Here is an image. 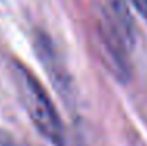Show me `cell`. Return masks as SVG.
<instances>
[{
    "label": "cell",
    "mask_w": 147,
    "mask_h": 146,
    "mask_svg": "<svg viewBox=\"0 0 147 146\" xmlns=\"http://www.w3.org/2000/svg\"><path fill=\"white\" fill-rule=\"evenodd\" d=\"M14 79L24 109L27 110L34 127L53 146H66V134L61 118L41 82L27 69V66L19 63L14 66Z\"/></svg>",
    "instance_id": "1"
},
{
    "label": "cell",
    "mask_w": 147,
    "mask_h": 146,
    "mask_svg": "<svg viewBox=\"0 0 147 146\" xmlns=\"http://www.w3.org/2000/svg\"><path fill=\"white\" fill-rule=\"evenodd\" d=\"M34 47H36L38 54H39L41 63L44 65L45 71L52 77V82L57 85V88L63 90V91L67 90V85H69L67 75H66V71L63 69L61 63H59L52 43L45 36H38L34 39Z\"/></svg>",
    "instance_id": "2"
},
{
    "label": "cell",
    "mask_w": 147,
    "mask_h": 146,
    "mask_svg": "<svg viewBox=\"0 0 147 146\" xmlns=\"http://www.w3.org/2000/svg\"><path fill=\"white\" fill-rule=\"evenodd\" d=\"M130 3L136 8L138 14L147 22V0H130Z\"/></svg>",
    "instance_id": "3"
}]
</instances>
